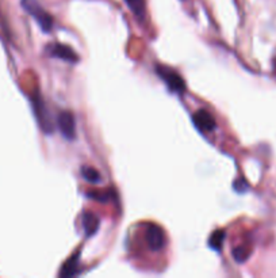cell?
I'll use <instances>...</instances> for the list:
<instances>
[{"label":"cell","mask_w":276,"mask_h":278,"mask_svg":"<svg viewBox=\"0 0 276 278\" xmlns=\"http://www.w3.org/2000/svg\"><path fill=\"white\" fill-rule=\"evenodd\" d=\"M22 6L37 20V24L39 25V28L42 29L43 32H51L52 28H53V18L46 10H43L42 6L37 0H22Z\"/></svg>","instance_id":"cell-1"},{"label":"cell","mask_w":276,"mask_h":278,"mask_svg":"<svg viewBox=\"0 0 276 278\" xmlns=\"http://www.w3.org/2000/svg\"><path fill=\"white\" fill-rule=\"evenodd\" d=\"M156 71H157L160 78L167 83V86L172 91H175V92H183L186 90V83H184L183 78L176 71L171 70V68L168 67H163V65L156 67Z\"/></svg>","instance_id":"cell-2"},{"label":"cell","mask_w":276,"mask_h":278,"mask_svg":"<svg viewBox=\"0 0 276 278\" xmlns=\"http://www.w3.org/2000/svg\"><path fill=\"white\" fill-rule=\"evenodd\" d=\"M146 243L149 248L152 251H160L165 246V234H164L163 228L156 225V224H149L148 229H146Z\"/></svg>","instance_id":"cell-3"},{"label":"cell","mask_w":276,"mask_h":278,"mask_svg":"<svg viewBox=\"0 0 276 278\" xmlns=\"http://www.w3.org/2000/svg\"><path fill=\"white\" fill-rule=\"evenodd\" d=\"M57 126L64 134V137L72 140L76 136V121L74 115L70 111H62L57 118Z\"/></svg>","instance_id":"cell-4"},{"label":"cell","mask_w":276,"mask_h":278,"mask_svg":"<svg viewBox=\"0 0 276 278\" xmlns=\"http://www.w3.org/2000/svg\"><path fill=\"white\" fill-rule=\"evenodd\" d=\"M192 120H194L195 126H196L200 132L209 133V132L215 129V120L207 110L203 109L198 110V111L194 114Z\"/></svg>","instance_id":"cell-5"},{"label":"cell","mask_w":276,"mask_h":278,"mask_svg":"<svg viewBox=\"0 0 276 278\" xmlns=\"http://www.w3.org/2000/svg\"><path fill=\"white\" fill-rule=\"evenodd\" d=\"M52 55L57 57V59H62L65 61H69V63H76L79 60V56L74 53V51L72 48L66 47V45H62V43H55L52 47Z\"/></svg>","instance_id":"cell-6"},{"label":"cell","mask_w":276,"mask_h":278,"mask_svg":"<svg viewBox=\"0 0 276 278\" xmlns=\"http://www.w3.org/2000/svg\"><path fill=\"white\" fill-rule=\"evenodd\" d=\"M99 224H101L99 217L91 213V212H87V213L83 215V229H84L88 238L96 234L97 229H99Z\"/></svg>","instance_id":"cell-7"},{"label":"cell","mask_w":276,"mask_h":278,"mask_svg":"<svg viewBox=\"0 0 276 278\" xmlns=\"http://www.w3.org/2000/svg\"><path fill=\"white\" fill-rule=\"evenodd\" d=\"M129 8L134 12L137 18H144L145 16V0H124Z\"/></svg>","instance_id":"cell-8"},{"label":"cell","mask_w":276,"mask_h":278,"mask_svg":"<svg viewBox=\"0 0 276 278\" xmlns=\"http://www.w3.org/2000/svg\"><path fill=\"white\" fill-rule=\"evenodd\" d=\"M78 257H72V258L68 261V262L64 265L61 270V275L64 277H70V275H74L78 273Z\"/></svg>","instance_id":"cell-9"},{"label":"cell","mask_w":276,"mask_h":278,"mask_svg":"<svg viewBox=\"0 0 276 278\" xmlns=\"http://www.w3.org/2000/svg\"><path fill=\"white\" fill-rule=\"evenodd\" d=\"M225 238H226L225 232L221 231V229H218V231L213 232V235H211L210 240H209V244H210L211 248H214V250L219 251L221 250L222 243H223Z\"/></svg>","instance_id":"cell-10"},{"label":"cell","mask_w":276,"mask_h":278,"mask_svg":"<svg viewBox=\"0 0 276 278\" xmlns=\"http://www.w3.org/2000/svg\"><path fill=\"white\" fill-rule=\"evenodd\" d=\"M83 176H84L90 183H99L102 180L101 174L97 173V170L92 169V167H84V169H83Z\"/></svg>","instance_id":"cell-11"},{"label":"cell","mask_w":276,"mask_h":278,"mask_svg":"<svg viewBox=\"0 0 276 278\" xmlns=\"http://www.w3.org/2000/svg\"><path fill=\"white\" fill-rule=\"evenodd\" d=\"M246 255H248V252H246L245 248H242V247H237V248H234L233 250V257L237 262H244V261L248 258Z\"/></svg>","instance_id":"cell-12"},{"label":"cell","mask_w":276,"mask_h":278,"mask_svg":"<svg viewBox=\"0 0 276 278\" xmlns=\"http://www.w3.org/2000/svg\"><path fill=\"white\" fill-rule=\"evenodd\" d=\"M88 196H90L91 198H93V200L101 201V202H107V201H109V193H103V194H101L99 192H96V193H91V194H88Z\"/></svg>","instance_id":"cell-13"}]
</instances>
